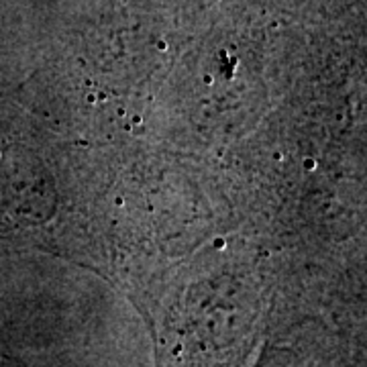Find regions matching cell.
<instances>
[{"label":"cell","mask_w":367,"mask_h":367,"mask_svg":"<svg viewBox=\"0 0 367 367\" xmlns=\"http://www.w3.org/2000/svg\"><path fill=\"white\" fill-rule=\"evenodd\" d=\"M157 47H159L161 51H165V47H167V45H165V41H159V43H157Z\"/></svg>","instance_id":"5b68a950"},{"label":"cell","mask_w":367,"mask_h":367,"mask_svg":"<svg viewBox=\"0 0 367 367\" xmlns=\"http://www.w3.org/2000/svg\"><path fill=\"white\" fill-rule=\"evenodd\" d=\"M131 123L133 124H141L143 123V116H141V114H131Z\"/></svg>","instance_id":"7a4b0ae2"},{"label":"cell","mask_w":367,"mask_h":367,"mask_svg":"<svg viewBox=\"0 0 367 367\" xmlns=\"http://www.w3.org/2000/svg\"><path fill=\"white\" fill-rule=\"evenodd\" d=\"M204 84H212V78H210V76H204Z\"/></svg>","instance_id":"8992f818"},{"label":"cell","mask_w":367,"mask_h":367,"mask_svg":"<svg viewBox=\"0 0 367 367\" xmlns=\"http://www.w3.org/2000/svg\"><path fill=\"white\" fill-rule=\"evenodd\" d=\"M224 245H227V243H224V239H214V247H216V249H224Z\"/></svg>","instance_id":"3957f363"},{"label":"cell","mask_w":367,"mask_h":367,"mask_svg":"<svg viewBox=\"0 0 367 367\" xmlns=\"http://www.w3.org/2000/svg\"><path fill=\"white\" fill-rule=\"evenodd\" d=\"M304 169H306V171H314V169H316V161L310 159V157H306L304 159Z\"/></svg>","instance_id":"6da1fadb"},{"label":"cell","mask_w":367,"mask_h":367,"mask_svg":"<svg viewBox=\"0 0 367 367\" xmlns=\"http://www.w3.org/2000/svg\"><path fill=\"white\" fill-rule=\"evenodd\" d=\"M96 98H98L96 94H88V98H86V100H88L90 104H94V102H96Z\"/></svg>","instance_id":"277c9868"}]
</instances>
